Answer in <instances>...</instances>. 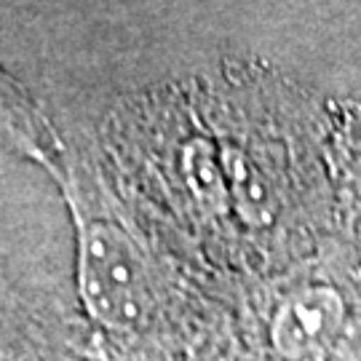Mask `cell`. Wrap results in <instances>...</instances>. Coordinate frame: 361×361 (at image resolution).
<instances>
[{
	"instance_id": "1",
	"label": "cell",
	"mask_w": 361,
	"mask_h": 361,
	"mask_svg": "<svg viewBox=\"0 0 361 361\" xmlns=\"http://www.w3.org/2000/svg\"><path fill=\"white\" fill-rule=\"evenodd\" d=\"M83 284L94 313L113 326H129L150 308V279L140 249L113 225L94 222L83 238Z\"/></svg>"
}]
</instances>
